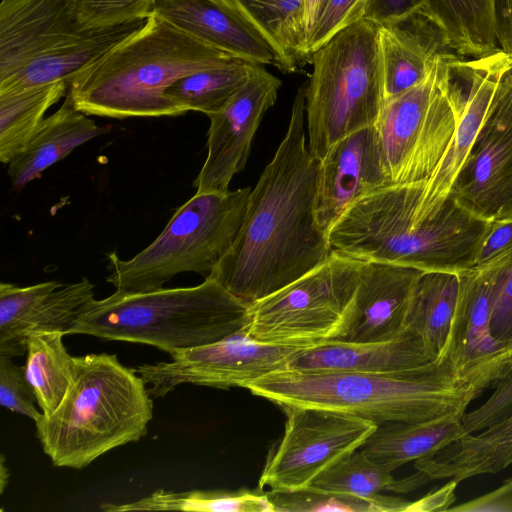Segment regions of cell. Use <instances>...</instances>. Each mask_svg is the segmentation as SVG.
I'll list each match as a JSON object with an SVG mask.
<instances>
[{
	"label": "cell",
	"mask_w": 512,
	"mask_h": 512,
	"mask_svg": "<svg viewBox=\"0 0 512 512\" xmlns=\"http://www.w3.org/2000/svg\"><path fill=\"white\" fill-rule=\"evenodd\" d=\"M93 299L94 285L86 278L66 285L0 283V355L13 358L26 353V339L35 331L68 335Z\"/></svg>",
	"instance_id": "cell-16"
},
{
	"label": "cell",
	"mask_w": 512,
	"mask_h": 512,
	"mask_svg": "<svg viewBox=\"0 0 512 512\" xmlns=\"http://www.w3.org/2000/svg\"><path fill=\"white\" fill-rule=\"evenodd\" d=\"M250 187L196 192L179 207L158 237L129 260L108 253L106 281L116 290L162 288L183 272L209 276L233 243L243 222Z\"/></svg>",
	"instance_id": "cell-8"
},
{
	"label": "cell",
	"mask_w": 512,
	"mask_h": 512,
	"mask_svg": "<svg viewBox=\"0 0 512 512\" xmlns=\"http://www.w3.org/2000/svg\"><path fill=\"white\" fill-rule=\"evenodd\" d=\"M391 473L357 449L321 472L310 485L376 499L384 491L405 493L428 482L419 471L401 480H396Z\"/></svg>",
	"instance_id": "cell-34"
},
{
	"label": "cell",
	"mask_w": 512,
	"mask_h": 512,
	"mask_svg": "<svg viewBox=\"0 0 512 512\" xmlns=\"http://www.w3.org/2000/svg\"><path fill=\"white\" fill-rule=\"evenodd\" d=\"M493 12L498 47L512 56V0H493Z\"/></svg>",
	"instance_id": "cell-44"
},
{
	"label": "cell",
	"mask_w": 512,
	"mask_h": 512,
	"mask_svg": "<svg viewBox=\"0 0 512 512\" xmlns=\"http://www.w3.org/2000/svg\"><path fill=\"white\" fill-rule=\"evenodd\" d=\"M390 186L375 125L337 141L320 160L316 217L328 231L356 201Z\"/></svg>",
	"instance_id": "cell-18"
},
{
	"label": "cell",
	"mask_w": 512,
	"mask_h": 512,
	"mask_svg": "<svg viewBox=\"0 0 512 512\" xmlns=\"http://www.w3.org/2000/svg\"><path fill=\"white\" fill-rule=\"evenodd\" d=\"M328 1L329 0H303L302 30L307 51L315 28L318 24V21L321 18V15Z\"/></svg>",
	"instance_id": "cell-46"
},
{
	"label": "cell",
	"mask_w": 512,
	"mask_h": 512,
	"mask_svg": "<svg viewBox=\"0 0 512 512\" xmlns=\"http://www.w3.org/2000/svg\"><path fill=\"white\" fill-rule=\"evenodd\" d=\"M378 25L359 20L311 54L308 148L319 161L345 136L375 125L384 104Z\"/></svg>",
	"instance_id": "cell-7"
},
{
	"label": "cell",
	"mask_w": 512,
	"mask_h": 512,
	"mask_svg": "<svg viewBox=\"0 0 512 512\" xmlns=\"http://www.w3.org/2000/svg\"><path fill=\"white\" fill-rule=\"evenodd\" d=\"M377 36L384 101L419 83L440 56L454 53L442 30L421 9L379 24Z\"/></svg>",
	"instance_id": "cell-21"
},
{
	"label": "cell",
	"mask_w": 512,
	"mask_h": 512,
	"mask_svg": "<svg viewBox=\"0 0 512 512\" xmlns=\"http://www.w3.org/2000/svg\"><path fill=\"white\" fill-rule=\"evenodd\" d=\"M280 87V79L258 65L229 103L208 116L207 156L193 183L196 192L229 191L234 175L246 166L254 135Z\"/></svg>",
	"instance_id": "cell-15"
},
{
	"label": "cell",
	"mask_w": 512,
	"mask_h": 512,
	"mask_svg": "<svg viewBox=\"0 0 512 512\" xmlns=\"http://www.w3.org/2000/svg\"><path fill=\"white\" fill-rule=\"evenodd\" d=\"M36 398L26 379L24 366L0 355V404L4 408L36 422L42 412L35 407Z\"/></svg>",
	"instance_id": "cell-38"
},
{
	"label": "cell",
	"mask_w": 512,
	"mask_h": 512,
	"mask_svg": "<svg viewBox=\"0 0 512 512\" xmlns=\"http://www.w3.org/2000/svg\"><path fill=\"white\" fill-rule=\"evenodd\" d=\"M366 0H329L309 43V54L319 49L335 34L362 20Z\"/></svg>",
	"instance_id": "cell-40"
},
{
	"label": "cell",
	"mask_w": 512,
	"mask_h": 512,
	"mask_svg": "<svg viewBox=\"0 0 512 512\" xmlns=\"http://www.w3.org/2000/svg\"><path fill=\"white\" fill-rule=\"evenodd\" d=\"M435 360L422 338L410 329L382 342L325 341L291 356L286 369L386 373L412 369Z\"/></svg>",
	"instance_id": "cell-22"
},
{
	"label": "cell",
	"mask_w": 512,
	"mask_h": 512,
	"mask_svg": "<svg viewBox=\"0 0 512 512\" xmlns=\"http://www.w3.org/2000/svg\"><path fill=\"white\" fill-rule=\"evenodd\" d=\"M302 347L259 342L242 330L212 344L180 350L169 362L143 364L135 370L150 384L152 397H163L182 384L229 389L286 369Z\"/></svg>",
	"instance_id": "cell-12"
},
{
	"label": "cell",
	"mask_w": 512,
	"mask_h": 512,
	"mask_svg": "<svg viewBox=\"0 0 512 512\" xmlns=\"http://www.w3.org/2000/svg\"><path fill=\"white\" fill-rule=\"evenodd\" d=\"M424 3L425 0H366L362 19L379 25L409 15Z\"/></svg>",
	"instance_id": "cell-43"
},
{
	"label": "cell",
	"mask_w": 512,
	"mask_h": 512,
	"mask_svg": "<svg viewBox=\"0 0 512 512\" xmlns=\"http://www.w3.org/2000/svg\"><path fill=\"white\" fill-rule=\"evenodd\" d=\"M109 130L77 110L66 94L61 107L43 120L27 145L8 163L13 188L22 189L75 148Z\"/></svg>",
	"instance_id": "cell-24"
},
{
	"label": "cell",
	"mask_w": 512,
	"mask_h": 512,
	"mask_svg": "<svg viewBox=\"0 0 512 512\" xmlns=\"http://www.w3.org/2000/svg\"><path fill=\"white\" fill-rule=\"evenodd\" d=\"M156 0H80V23L98 30L146 19Z\"/></svg>",
	"instance_id": "cell-36"
},
{
	"label": "cell",
	"mask_w": 512,
	"mask_h": 512,
	"mask_svg": "<svg viewBox=\"0 0 512 512\" xmlns=\"http://www.w3.org/2000/svg\"><path fill=\"white\" fill-rule=\"evenodd\" d=\"M102 511H205V512H273L266 493L226 490H192L184 492L157 489L137 501L103 503Z\"/></svg>",
	"instance_id": "cell-32"
},
{
	"label": "cell",
	"mask_w": 512,
	"mask_h": 512,
	"mask_svg": "<svg viewBox=\"0 0 512 512\" xmlns=\"http://www.w3.org/2000/svg\"><path fill=\"white\" fill-rule=\"evenodd\" d=\"M153 400L135 368L115 354L74 357L72 383L57 409L41 414L36 435L56 467L83 469L146 435Z\"/></svg>",
	"instance_id": "cell-5"
},
{
	"label": "cell",
	"mask_w": 512,
	"mask_h": 512,
	"mask_svg": "<svg viewBox=\"0 0 512 512\" xmlns=\"http://www.w3.org/2000/svg\"><path fill=\"white\" fill-rule=\"evenodd\" d=\"M459 294V274L423 271L410 300L406 328L417 333L429 354H444Z\"/></svg>",
	"instance_id": "cell-27"
},
{
	"label": "cell",
	"mask_w": 512,
	"mask_h": 512,
	"mask_svg": "<svg viewBox=\"0 0 512 512\" xmlns=\"http://www.w3.org/2000/svg\"><path fill=\"white\" fill-rule=\"evenodd\" d=\"M235 60L151 13L141 28L79 74L67 94L86 115L179 116L186 112L165 95L168 87L184 76Z\"/></svg>",
	"instance_id": "cell-4"
},
{
	"label": "cell",
	"mask_w": 512,
	"mask_h": 512,
	"mask_svg": "<svg viewBox=\"0 0 512 512\" xmlns=\"http://www.w3.org/2000/svg\"><path fill=\"white\" fill-rule=\"evenodd\" d=\"M260 64L235 60L184 76L165 91V95L186 113L198 111L207 116L221 111L248 82Z\"/></svg>",
	"instance_id": "cell-33"
},
{
	"label": "cell",
	"mask_w": 512,
	"mask_h": 512,
	"mask_svg": "<svg viewBox=\"0 0 512 512\" xmlns=\"http://www.w3.org/2000/svg\"><path fill=\"white\" fill-rule=\"evenodd\" d=\"M465 436L461 418L423 422H388L377 425L359 448L371 461L389 470L410 461L431 457Z\"/></svg>",
	"instance_id": "cell-26"
},
{
	"label": "cell",
	"mask_w": 512,
	"mask_h": 512,
	"mask_svg": "<svg viewBox=\"0 0 512 512\" xmlns=\"http://www.w3.org/2000/svg\"><path fill=\"white\" fill-rule=\"evenodd\" d=\"M449 196L485 221L512 219V68L498 86Z\"/></svg>",
	"instance_id": "cell-13"
},
{
	"label": "cell",
	"mask_w": 512,
	"mask_h": 512,
	"mask_svg": "<svg viewBox=\"0 0 512 512\" xmlns=\"http://www.w3.org/2000/svg\"><path fill=\"white\" fill-rule=\"evenodd\" d=\"M261 31L280 67L292 73L310 60L302 30L303 0H231Z\"/></svg>",
	"instance_id": "cell-31"
},
{
	"label": "cell",
	"mask_w": 512,
	"mask_h": 512,
	"mask_svg": "<svg viewBox=\"0 0 512 512\" xmlns=\"http://www.w3.org/2000/svg\"><path fill=\"white\" fill-rule=\"evenodd\" d=\"M9 470L5 464V457L2 454L0 460V493L2 494L8 484Z\"/></svg>",
	"instance_id": "cell-47"
},
{
	"label": "cell",
	"mask_w": 512,
	"mask_h": 512,
	"mask_svg": "<svg viewBox=\"0 0 512 512\" xmlns=\"http://www.w3.org/2000/svg\"><path fill=\"white\" fill-rule=\"evenodd\" d=\"M490 331L498 342L512 346V249L493 262Z\"/></svg>",
	"instance_id": "cell-37"
},
{
	"label": "cell",
	"mask_w": 512,
	"mask_h": 512,
	"mask_svg": "<svg viewBox=\"0 0 512 512\" xmlns=\"http://www.w3.org/2000/svg\"><path fill=\"white\" fill-rule=\"evenodd\" d=\"M307 82L284 138L251 189L240 229L209 276L252 305L308 273L331 253L316 217L320 161L306 144Z\"/></svg>",
	"instance_id": "cell-1"
},
{
	"label": "cell",
	"mask_w": 512,
	"mask_h": 512,
	"mask_svg": "<svg viewBox=\"0 0 512 512\" xmlns=\"http://www.w3.org/2000/svg\"><path fill=\"white\" fill-rule=\"evenodd\" d=\"M443 56L419 83L385 100L375 123L390 186L425 182L452 140L458 109L442 81Z\"/></svg>",
	"instance_id": "cell-10"
},
{
	"label": "cell",
	"mask_w": 512,
	"mask_h": 512,
	"mask_svg": "<svg viewBox=\"0 0 512 512\" xmlns=\"http://www.w3.org/2000/svg\"><path fill=\"white\" fill-rule=\"evenodd\" d=\"M63 336L59 331H35L26 339L25 376L45 415L57 409L73 380L74 357Z\"/></svg>",
	"instance_id": "cell-29"
},
{
	"label": "cell",
	"mask_w": 512,
	"mask_h": 512,
	"mask_svg": "<svg viewBox=\"0 0 512 512\" xmlns=\"http://www.w3.org/2000/svg\"><path fill=\"white\" fill-rule=\"evenodd\" d=\"M366 261L332 251L320 265L249 306L250 338L278 345L310 346L337 331Z\"/></svg>",
	"instance_id": "cell-9"
},
{
	"label": "cell",
	"mask_w": 512,
	"mask_h": 512,
	"mask_svg": "<svg viewBox=\"0 0 512 512\" xmlns=\"http://www.w3.org/2000/svg\"><path fill=\"white\" fill-rule=\"evenodd\" d=\"M417 198L418 184L388 186L364 196L328 231L331 250L421 271L460 274L473 268L490 222L451 196L437 213L423 216Z\"/></svg>",
	"instance_id": "cell-2"
},
{
	"label": "cell",
	"mask_w": 512,
	"mask_h": 512,
	"mask_svg": "<svg viewBox=\"0 0 512 512\" xmlns=\"http://www.w3.org/2000/svg\"><path fill=\"white\" fill-rule=\"evenodd\" d=\"M69 85L56 82L0 94V161L8 164L30 141Z\"/></svg>",
	"instance_id": "cell-30"
},
{
	"label": "cell",
	"mask_w": 512,
	"mask_h": 512,
	"mask_svg": "<svg viewBox=\"0 0 512 512\" xmlns=\"http://www.w3.org/2000/svg\"><path fill=\"white\" fill-rule=\"evenodd\" d=\"M512 464V411L499 421L466 434L414 468L428 481L450 478L457 483L482 474H495Z\"/></svg>",
	"instance_id": "cell-25"
},
{
	"label": "cell",
	"mask_w": 512,
	"mask_h": 512,
	"mask_svg": "<svg viewBox=\"0 0 512 512\" xmlns=\"http://www.w3.org/2000/svg\"><path fill=\"white\" fill-rule=\"evenodd\" d=\"M248 323L249 305L206 277L192 287L116 290L94 298L68 335L150 345L171 356L222 340Z\"/></svg>",
	"instance_id": "cell-6"
},
{
	"label": "cell",
	"mask_w": 512,
	"mask_h": 512,
	"mask_svg": "<svg viewBox=\"0 0 512 512\" xmlns=\"http://www.w3.org/2000/svg\"><path fill=\"white\" fill-rule=\"evenodd\" d=\"M456 485L457 482L452 480L442 489L430 493L416 502H411L407 511H446L455 499L454 489Z\"/></svg>",
	"instance_id": "cell-45"
},
{
	"label": "cell",
	"mask_w": 512,
	"mask_h": 512,
	"mask_svg": "<svg viewBox=\"0 0 512 512\" xmlns=\"http://www.w3.org/2000/svg\"><path fill=\"white\" fill-rule=\"evenodd\" d=\"M423 271L366 261L358 286L335 334L328 341L345 343L391 340L406 328V317Z\"/></svg>",
	"instance_id": "cell-17"
},
{
	"label": "cell",
	"mask_w": 512,
	"mask_h": 512,
	"mask_svg": "<svg viewBox=\"0 0 512 512\" xmlns=\"http://www.w3.org/2000/svg\"><path fill=\"white\" fill-rule=\"evenodd\" d=\"M285 432L269 454L260 488L295 490L309 486L324 470L359 449L377 428L371 421L341 412L285 407Z\"/></svg>",
	"instance_id": "cell-11"
},
{
	"label": "cell",
	"mask_w": 512,
	"mask_h": 512,
	"mask_svg": "<svg viewBox=\"0 0 512 512\" xmlns=\"http://www.w3.org/2000/svg\"><path fill=\"white\" fill-rule=\"evenodd\" d=\"M80 0H1L0 80L52 47L89 31Z\"/></svg>",
	"instance_id": "cell-19"
},
{
	"label": "cell",
	"mask_w": 512,
	"mask_h": 512,
	"mask_svg": "<svg viewBox=\"0 0 512 512\" xmlns=\"http://www.w3.org/2000/svg\"><path fill=\"white\" fill-rule=\"evenodd\" d=\"M421 10L442 30L459 57L477 58L499 50L493 0H425Z\"/></svg>",
	"instance_id": "cell-28"
},
{
	"label": "cell",
	"mask_w": 512,
	"mask_h": 512,
	"mask_svg": "<svg viewBox=\"0 0 512 512\" xmlns=\"http://www.w3.org/2000/svg\"><path fill=\"white\" fill-rule=\"evenodd\" d=\"M511 249L512 219L490 222L476 253L473 267L488 265Z\"/></svg>",
	"instance_id": "cell-41"
},
{
	"label": "cell",
	"mask_w": 512,
	"mask_h": 512,
	"mask_svg": "<svg viewBox=\"0 0 512 512\" xmlns=\"http://www.w3.org/2000/svg\"><path fill=\"white\" fill-rule=\"evenodd\" d=\"M151 13L238 59L280 67L271 44L231 0H156Z\"/></svg>",
	"instance_id": "cell-20"
},
{
	"label": "cell",
	"mask_w": 512,
	"mask_h": 512,
	"mask_svg": "<svg viewBox=\"0 0 512 512\" xmlns=\"http://www.w3.org/2000/svg\"><path fill=\"white\" fill-rule=\"evenodd\" d=\"M489 398L461 418L464 434L478 432L499 421L512 411V365L493 385Z\"/></svg>",
	"instance_id": "cell-39"
},
{
	"label": "cell",
	"mask_w": 512,
	"mask_h": 512,
	"mask_svg": "<svg viewBox=\"0 0 512 512\" xmlns=\"http://www.w3.org/2000/svg\"><path fill=\"white\" fill-rule=\"evenodd\" d=\"M446 511L453 512H512V476L498 488L463 502Z\"/></svg>",
	"instance_id": "cell-42"
},
{
	"label": "cell",
	"mask_w": 512,
	"mask_h": 512,
	"mask_svg": "<svg viewBox=\"0 0 512 512\" xmlns=\"http://www.w3.org/2000/svg\"><path fill=\"white\" fill-rule=\"evenodd\" d=\"M146 19L89 30L43 52L0 80V94L56 82L68 85L118 43L143 26Z\"/></svg>",
	"instance_id": "cell-23"
},
{
	"label": "cell",
	"mask_w": 512,
	"mask_h": 512,
	"mask_svg": "<svg viewBox=\"0 0 512 512\" xmlns=\"http://www.w3.org/2000/svg\"><path fill=\"white\" fill-rule=\"evenodd\" d=\"M493 273L490 263L459 274L458 300L444 351L458 381L477 396L512 365V346L498 342L490 331Z\"/></svg>",
	"instance_id": "cell-14"
},
{
	"label": "cell",
	"mask_w": 512,
	"mask_h": 512,
	"mask_svg": "<svg viewBox=\"0 0 512 512\" xmlns=\"http://www.w3.org/2000/svg\"><path fill=\"white\" fill-rule=\"evenodd\" d=\"M273 512H398L407 511L410 501L382 495L376 499L307 486L295 490H270L266 493Z\"/></svg>",
	"instance_id": "cell-35"
},
{
	"label": "cell",
	"mask_w": 512,
	"mask_h": 512,
	"mask_svg": "<svg viewBox=\"0 0 512 512\" xmlns=\"http://www.w3.org/2000/svg\"><path fill=\"white\" fill-rule=\"evenodd\" d=\"M243 387L281 408L326 409L376 425L462 418L478 397L458 381L445 354L416 368L386 373L282 369Z\"/></svg>",
	"instance_id": "cell-3"
}]
</instances>
